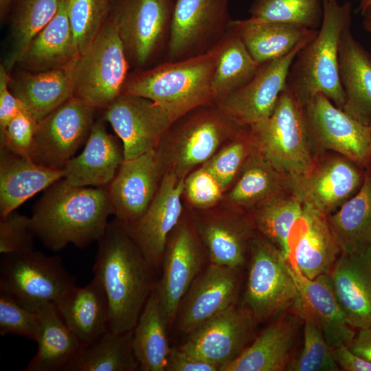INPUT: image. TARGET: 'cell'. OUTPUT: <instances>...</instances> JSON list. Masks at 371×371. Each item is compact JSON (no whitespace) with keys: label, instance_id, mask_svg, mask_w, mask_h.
Listing matches in <instances>:
<instances>
[{"label":"cell","instance_id":"6da1fadb","mask_svg":"<svg viewBox=\"0 0 371 371\" xmlns=\"http://www.w3.org/2000/svg\"><path fill=\"white\" fill-rule=\"evenodd\" d=\"M93 271L103 287L109 311V330H133L153 285L152 267L125 225L117 218L98 240Z\"/></svg>","mask_w":371,"mask_h":371},{"label":"cell","instance_id":"7a4b0ae2","mask_svg":"<svg viewBox=\"0 0 371 371\" xmlns=\"http://www.w3.org/2000/svg\"><path fill=\"white\" fill-rule=\"evenodd\" d=\"M113 214L108 186L79 187L63 178L47 188L31 216L36 236L48 249L84 248L104 233Z\"/></svg>","mask_w":371,"mask_h":371},{"label":"cell","instance_id":"3957f363","mask_svg":"<svg viewBox=\"0 0 371 371\" xmlns=\"http://www.w3.org/2000/svg\"><path fill=\"white\" fill-rule=\"evenodd\" d=\"M323 16L316 36L296 55L286 87L304 105L322 93L342 109L346 95L339 74V47L343 32L351 27L352 5L337 0H323Z\"/></svg>","mask_w":371,"mask_h":371},{"label":"cell","instance_id":"277c9868","mask_svg":"<svg viewBox=\"0 0 371 371\" xmlns=\"http://www.w3.org/2000/svg\"><path fill=\"white\" fill-rule=\"evenodd\" d=\"M217 53L167 61L127 78L122 93L147 98L165 109L175 120L190 111L215 102L212 80Z\"/></svg>","mask_w":371,"mask_h":371},{"label":"cell","instance_id":"5b68a950","mask_svg":"<svg viewBox=\"0 0 371 371\" xmlns=\"http://www.w3.org/2000/svg\"><path fill=\"white\" fill-rule=\"evenodd\" d=\"M246 127L216 102L190 111L170 125L155 150L162 175L185 179Z\"/></svg>","mask_w":371,"mask_h":371},{"label":"cell","instance_id":"8992f818","mask_svg":"<svg viewBox=\"0 0 371 371\" xmlns=\"http://www.w3.org/2000/svg\"><path fill=\"white\" fill-rule=\"evenodd\" d=\"M249 129L256 150L289 182L312 168L316 155L306 128L304 105L287 87L281 92L271 115Z\"/></svg>","mask_w":371,"mask_h":371},{"label":"cell","instance_id":"52a82bcc","mask_svg":"<svg viewBox=\"0 0 371 371\" xmlns=\"http://www.w3.org/2000/svg\"><path fill=\"white\" fill-rule=\"evenodd\" d=\"M128 65L111 12L93 42L74 60L73 96L95 109H106L122 93Z\"/></svg>","mask_w":371,"mask_h":371},{"label":"cell","instance_id":"ba28073f","mask_svg":"<svg viewBox=\"0 0 371 371\" xmlns=\"http://www.w3.org/2000/svg\"><path fill=\"white\" fill-rule=\"evenodd\" d=\"M250 266L245 300L258 322L298 310L300 290L283 253L260 234L249 243Z\"/></svg>","mask_w":371,"mask_h":371},{"label":"cell","instance_id":"9c48e42d","mask_svg":"<svg viewBox=\"0 0 371 371\" xmlns=\"http://www.w3.org/2000/svg\"><path fill=\"white\" fill-rule=\"evenodd\" d=\"M74 286V278L58 256L34 250L1 258L0 292L32 311L55 303Z\"/></svg>","mask_w":371,"mask_h":371},{"label":"cell","instance_id":"30bf717a","mask_svg":"<svg viewBox=\"0 0 371 371\" xmlns=\"http://www.w3.org/2000/svg\"><path fill=\"white\" fill-rule=\"evenodd\" d=\"M309 139L317 155L326 151L339 153L363 168L371 164V131L322 93L304 105Z\"/></svg>","mask_w":371,"mask_h":371},{"label":"cell","instance_id":"8fae6325","mask_svg":"<svg viewBox=\"0 0 371 371\" xmlns=\"http://www.w3.org/2000/svg\"><path fill=\"white\" fill-rule=\"evenodd\" d=\"M229 0H175L167 44L168 61L212 49L231 21Z\"/></svg>","mask_w":371,"mask_h":371},{"label":"cell","instance_id":"7c38bea8","mask_svg":"<svg viewBox=\"0 0 371 371\" xmlns=\"http://www.w3.org/2000/svg\"><path fill=\"white\" fill-rule=\"evenodd\" d=\"M96 109L71 97L38 122L30 157L36 164L63 169L86 143Z\"/></svg>","mask_w":371,"mask_h":371},{"label":"cell","instance_id":"4fadbf2b","mask_svg":"<svg viewBox=\"0 0 371 371\" xmlns=\"http://www.w3.org/2000/svg\"><path fill=\"white\" fill-rule=\"evenodd\" d=\"M364 176L365 168L339 153L326 151L315 156L307 174L289 185L303 204L328 217L357 193Z\"/></svg>","mask_w":371,"mask_h":371},{"label":"cell","instance_id":"5bb4252c","mask_svg":"<svg viewBox=\"0 0 371 371\" xmlns=\"http://www.w3.org/2000/svg\"><path fill=\"white\" fill-rule=\"evenodd\" d=\"M175 1L113 0L111 11L128 60L145 65L168 41Z\"/></svg>","mask_w":371,"mask_h":371},{"label":"cell","instance_id":"9a60e30c","mask_svg":"<svg viewBox=\"0 0 371 371\" xmlns=\"http://www.w3.org/2000/svg\"><path fill=\"white\" fill-rule=\"evenodd\" d=\"M102 118L121 139L124 159L155 150L175 121L154 102L124 93L105 109Z\"/></svg>","mask_w":371,"mask_h":371},{"label":"cell","instance_id":"2e32d148","mask_svg":"<svg viewBox=\"0 0 371 371\" xmlns=\"http://www.w3.org/2000/svg\"><path fill=\"white\" fill-rule=\"evenodd\" d=\"M257 322L247 306L234 304L188 335L179 348L219 369L249 346Z\"/></svg>","mask_w":371,"mask_h":371},{"label":"cell","instance_id":"e0dca14e","mask_svg":"<svg viewBox=\"0 0 371 371\" xmlns=\"http://www.w3.org/2000/svg\"><path fill=\"white\" fill-rule=\"evenodd\" d=\"M315 37L302 41L285 56L262 64L249 82L216 103L242 126H249L268 118L286 87L296 55Z\"/></svg>","mask_w":371,"mask_h":371},{"label":"cell","instance_id":"ac0fdd59","mask_svg":"<svg viewBox=\"0 0 371 371\" xmlns=\"http://www.w3.org/2000/svg\"><path fill=\"white\" fill-rule=\"evenodd\" d=\"M203 254L189 223L179 221L171 232L162 259V277L155 285L168 325L177 318L181 302L201 272Z\"/></svg>","mask_w":371,"mask_h":371},{"label":"cell","instance_id":"d6986e66","mask_svg":"<svg viewBox=\"0 0 371 371\" xmlns=\"http://www.w3.org/2000/svg\"><path fill=\"white\" fill-rule=\"evenodd\" d=\"M184 180L172 173L164 174L146 212L134 223L125 225L152 268L161 264L168 238L180 221Z\"/></svg>","mask_w":371,"mask_h":371},{"label":"cell","instance_id":"ffe728a7","mask_svg":"<svg viewBox=\"0 0 371 371\" xmlns=\"http://www.w3.org/2000/svg\"><path fill=\"white\" fill-rule=\"evenodd\" d=\"M238 269L210 263L196 277L179 306L178 330L190 335L203 324L236 304Z\"/></svg>","mask_w":371,"mask_h":371},{"label":"cell","instance_id":"44dd1931","mask_svg":"<svg viewBox=\"0 0 371 371\" xmlns=\"http://www.w3.org/2000/svg\"><path fill=\"white\" fill-rule=\"evenodd\" d=\"M162 177L155 150L124 159L108 186L115 218L124 225L139 219L152 202Z\"/></svg>","mask_w":371,"mask_h":371},{"label":"cell","instance_id":"7402d4cb","mask_svg":"<svg viewBox=\"0 0 371 371\" xmlns=\"http://www.w3.org/2000/svg\"><path fill=\"white\" fill-rule=\"evenodd\" d=\"M288 261L305 277L326 274L341 254L327 216L303 204L288 238Z\"/></svg>","mask_w":371,"mask_h":371},{"label":"cell","instance_id":"603a6c76","mask_svg":"<svg viewBox=\"0 0 371 371\" xmlns=\"http://www.w3.org/2000/svg\"><path fill=\"white\" fill-rule=\"evenodd\" d=\"M327 274L348 324L357 329L371 327V245L341 254Z\"/></svg>","mask_w":371,"mask_h":371},{"label":"cell","instance_id":"cb8c5ba5","mask_svg":"<svg viewBox=\"0 0 371 371\" xmlns=\"http://www.w3.org/2000/svg\"><path fill=\"white\" fill-rule=\"evenodd\" d=\"M290 266L300 294L297 314L302 319L308 318L314 322L333 349L341 346H349L355 332L348 324L333 291L328 274L312 280L302 275L295 267Z\"/></svg>","mask_w":371,"mask_h":371},{"label":"cell","instance_id":"d4e9b609","mask_svg":"<svg viewBox=\"0 0 371 371\" xmlns=\"http://www.w3.org/2000/svg\"><path fill=\"white\" fill-rule=\"evenodd\" d=\"M102 118L95 122L83 150L63 168L64 179L79 187L108 186L124 160L123 147L106 130Z\"/></svg>","mask_w":371,"mask_h":371},{"label":"cell","instance_id":"484cf974","mask_svg":"<svg viewBox=\"0 0 371 371\" xmlns=\"http://www.w3.org/2000/svg\"><path fill=\"white\" fill-rule=\"evenodd\" d=\"M254 231L246 214L229 209L225 214L197 223L210 263L230 268L240 269L244 265Z\"/></svg>","mask_w":371,"mask_h":371},{"label":"cell","instance_id":"4316f807","mask_svg":"<svg viewBox=\"0 0 371 371\" xmlns=\"http://www.w3.org/2000/svg\"><path fill=\"white\" fill-rule=\"evenodd\" d=\"M64 178L63 169H52L30 157L0 148V214L4 216L41 191Z\"/></svg>","mask_w":371,"mask_h":371},{"label":"cell","instance_id":"83f0119b","mask_svg":"<svg viewBox=\"0 0 371 371\" xmlns=\"http://www.w3.org/2000/svg\"><path fill=\"white\" fill-rule=\"evenodd\" d=\"M338 61L346 95L342 110L363 124L370 126L371 54L355 39L350 27L341 34Z\"/></svg>","mask_w":371,"mask_h":371},{"label":"cell","instance_id":"f1b7e54d","mask_svg":"<svg viewBox=\"0 0 371 371\" xmlns=\"http://www.w3.org/2000/svg\"><path fill=\"white\" fill-rule=\"evenodd\" d=\"M287 312L269 326L233 361L218 371H283L291 361L297 319Z\"/></svg>","mask_w":371,"mask_h":371},{"label":"cell","instance_id":"f546056e","mask_svg":"<svg viewBox=\"0 0 371 371\" xmlns=\"http://www.w3.org/2000/svg\"><path fill=\"white\" fill-rule=\"evenodd\" d=\"M54 304L82 347L109 330L108 302L102 286L95 278L85 286H74Z\"/></svg>","mask_w":371,"mask_h":371},{"label":"cell","instance_id":"4dcf8cb0","mask_svg":"<svg viewBox=\"0 0 371 371\" xmlns=\"http://www.w3.org/2000/svg\"><path fill=\"white\" fill-rule=\"evenodd\" d=\"M227 29L240 38L252 58L260 65L285 56L302 41L315 37L318 32L251 17L231 20Z\"/></svg>","mask_w":371,"mask_h":371},{"label":"cell","instance_id":"1f68e13d","mask_svg":"<svg viewBox=\"0 0 371 371\" xmlns=\"http://www.w3.org/2000/svg\"><path fill=\"white\" fill-rule=\"evenodd\" d=\"M74 58L62 67L10 78L11 91L38 122L73 97Z\"/></svg>","mask_w":371,"mask_h":371},{"label":"cell","instance_id":"d6a6232c","mask_svg":"<svg viewBox=\"0 0 371 371\" xmlns=\"http://www.w3.org/2000/svg\"><path fill=\"white\" fill-rule=\"evenodd\" d=\"M38 349L25 371H59L82 348L66 324L56 304L48 303L37 311Z\"/></svg>","mask_w":371,"mask_h":371},{"label":"cell","instance_id":"836d02e7","mask_svg":"<svg viewBox=\"0 0 371 371\" xmlns=\"http://www.w3.org/2000/svg\"><path fill=\"white\" fill-rule=\"evenodd\" d=\"M289 181L255 149L225 197L228 209L247 214L259 204L285 191Z\"/></svg>","mask_w":371,"mask_h":371},{"label":"cell","instance_id":"e575fe53","mask_svg":"<svg viewBox=\"0 0 371 371\" xmlns=\"http://www.w3.org/2000/svg\"><path fill=\"white\" fill-rule=\"evenodd\" d=\"M327 218L341 254H352L371 245V164L365 168L357 193Z\"/></svg>","mask_w":371,"mask_h":371},{"label":"cell","instance_id":"d590c367","mask_svg":"<svg viewBox=\"0 0 371 371\" xmlns=\"http://www.w3.org/2000/svg\"><path fill=\"white\" fill-rule=\"evenodd\" d=\"M76 57L65 0L54 18L36 36L20 63L35 72L64 67Z\"/></svg>","mask_w":371,"mask_h":371},{"label":"cell","instance_id":"8d00e7d4","mask_svg":"<svg viewBox=\"0 0 371 371\" xmlns=\"http://www.w3.org/2000/svg\"><path fill=\"white\" fill-rule=\"evenodd\" d=\"M166 322L153 285L149 297L133 328V347L142 371H166L170 350Z\"/></svg>","mask_w":371,"mask_h":371},{"label":"cell","instance_id":"74e56055","mask_svg":"<svg viewBox=\"0 0 371 371\" xmlns=\"http://www.w3.org/2000/svg\"><path fill=\"white\" fill-rule=\"evenodd\" d=\"M133 330L113 333L107 330L93 343L82 347L63 371H135L139 363L133 347Z\"/></svg>","mask_w":371,"mask_h":371},{"label":"cell","instance_id":"f35d334b","mask_svg":"<svg viewBox=\"0 0 371 371\" xmlns=\"http://www.w3.org/2000/svg\"><path fill=\"white\" fill-rule=\"evenodd\" d=\"M216 65L212 80V91L218 102L245 85L260 67L251 56L240 38L227 29L214 47Z\"/></svg>","mask_w":371,"mask_h":371},{"label":"cell","instance_id":"ab89813d","mask_svg":"<svg viewBox=\"0 0 371 371\" xmlns=\"http://www.w3.org/2000/svg\"><path fill=\"white\" fill-rule=\"evenodd\" d=\"M302 209L303 203L289 190L262 202L246 215L254 229L288 258L289 236Z\"/></svg>","mask_w":371,"mask_h":371},{"label":"cell","instance_id":"60d3db41","mask_svg":"<svg viewBox=\"0 0 371 371\" xmlns=\"http://www.w3.org/2000/svg\"><path fill=\"white\" fill-rule=\"evenodd\" d=\"M62 0H14L11 8L12 45L3 64L10 71L20 63L36 36L58 12Z\"/></svg>","mask_w":371,"mask_h":371},{"label":"cell","instance_id":"b9f144b4","mask_svg":"<svg viewBox=\"0 0 371 371\" xmlns=\"http://www.w3.org/2000/svg\"><path fill=\"white\" fill-rule=\"evenodd\" d=\"M250 17L316 29L321 25V0H254L249 8Z\"/></svg>","mask_w":371,"mask_h":371},{"label":"cell","instance_id":"7bdbcfd3","mask_svg":"<svg viewBox=\"0 0 371 371\" xmlns=\"http://www.w3.org/2000/svg\"><path fill=\"white\" fill-rule=\"evenodd\" d=\"M65 2L78 56L90 45L109 19L113 0H65Z\"/></svg>","mask_w":371,"mask_h":371},{"label":"cell","instance_id":"ee69618b","mask_svg":"<svg viewBox=\"0 0 371 371\" xmlns=\"http://www.w3.org/2000/svg\"><path fill=\"white\" fill-rule=\"evenodd\" d=\"M249 126L227 142L202 166L215 179L223 192L234 184L255 150Z\"/></svg>","mask_w":371,"mask_h":371},{"label":"cell","instance_id":"f6af8a7d","mask_svg":"<svg viewBox=\"0 0 371 371\" xmlns=\"http://www.w3.org/2000/svg\"><path fill=\"white\" fill-rule=\"evenodd\" d=\"M303 348L297 357L291 359L289 371H338L340 370L333 355V348L318 326L304 318Z\"/></svg>","mask_w":371,"mask_h":371},{"label":"cell","instance_id":"bcb514c9","mask_svg":"<svg viewBox=\"0 0 371 371\" xmlns=\"http://www.w3.org/2000/svg\"><path fill=\"white\" fill-rule=\"evenodd\" d=\"M35 237L31 217L15 211L1 216V254H21L34 251Z\"/></svg>","mask_w":371,"mask_h":371},{"label":"cell","instance_id":"7dc6e473","mask_svg":"<svg viewBox=\"0 0 371 371\" xmlns=\"http://www.w3.org/2000/svg\"><path fill=\"white\" fill-rule=\"evenodd\" d=\"M36 311H32L11 296L0 292V334H14L36 341L38 333Z\"/></svg>","mask_w":371,"mask_h":371},{"label":"cell","instance_id":"c3c4849f","mask_svg":"<svg viewBox=\"0 0 371 371\" xmlns=\"http://www.w3.org/2000/svg\"><path fill=\"white\" fill-rule=\"evenodd\" d=\"M37 125L38 121L25 108L22 109L0 130V148L30 157Z\"/></svg>","mask_w":371,"mask_h":371},{"label":"cell","instance_id":"681fc988","mask_svg":"<svg viewBox=\"0 0 371 371\" xmlns=\"http://www.w3.org/2000/svg\"><path fill=\"white\" fill-rule=\"evenodd\" d=\"M183 193L193 207L205 210L217 204L223 192L213 176L201 166L185 178Z\"/></svg>","mask_w":371,"mask_h":371},{"label":"cell","instance_id":"f907efd6","mask_svg":"<svg viewBox=\"0 0 371 371\" xmlns=\"http://www.w3.org/2000/svg\"><path fill=\"white\" fill-rule=\"evenodd\" d=\"M11 76L4 65L0 66V130L23 109L21 102L11 91L9 84Z\"/></svg>","mask_w":371,"mask_h":371},{"label":"cell","instance_id":"816d5d0a","mask_svg":"<svg viewBox=\"0 0 371 371\" xmlns=\"http://www.w3.org/2000/svg\"><path fill=\"white\" fill-rule=\"evenodd\" d=\"M218 371V366L200 359L180 348H171L166 371Z\"/></svg>","mask_w":371,"mask_h":371},{"label":"cell","instance_id":"f5cc1de1","mask_svg":"<svg viewBox=\"0 0 371 371\" xmlns=\"http://www.w3.org/2000/svg\"><path fill=\"white\" fill-rule=\"evenodd\" d=\"M333 355L340 370L345 371H371V361L352 352L348 346L333 349Z\"/></svg>","mask_w":371,"mask_h":371},{"label":"cell","instance_id":"db71d44e","mask_svg":"<svg viewBox=\"0 0 371 371\" xmlns=\"http://www.w3.org/2000/svg\"><path fill=\"white\" fill-rule=\"evenodd\" d=\"M348 347L355 354L371 361V327L359 329Z\"/></svg>","mask_w":371,"mask_h":371},{"label":"cell","instance_id":"11a10c76","mask_svg":"<svg viewBox=\"0 0 371 371\" xmlns=\"http://www.w3.org/2000/svg\"><path fill=\"white\" fill-rule=\"evenodd\" d=\"M363 26L366 31L371 35V5L363 13Z\"/></svg>","mask_w":371,"mask_h":371},{"label":"cell","instance_id":"9f6ffc18","mask_svg":"<svg viewBox=\"0 0 371 371\" xmlns=\"http://www.w3.org/2000/svg\"><path fill=\"white\" fill-rule=\"evenodd\" d=\"M14 0H0V16L3 19L11 8Z\"/></svg>","mask_w":371,"mask_h":371},{"label":"cell","instance_id":"6f0895ef","mask_svg":"<svg viewBox=\"0 0 371 371\" xmlns=\"http://www.w3.org/2000/svg\"><path fill=\"white\" fill-rule=\"evenodd\" d=\"M370 5L371 0H360L358 10L361 13H363Z\"/></svg>","mask_w":371,"mask_h":371},{"label":"cell","instance_id":"680465c9","mask_svg":"<svg viewBox=\"0 0 371 371\" xmlns=\"http://www.w3.org/2000/svg\"><path fill=\"white\" fill-rule=\"evenodd\" d=\"M370 126V131H371V125H370V126Z\"/></svg>","mask_w":371,"mask_h":371},{"label":"cell","instance_id":"91938a15","mask_svg":"<svg viewBox=\"0 0 371 371\" xmlns=\"http://www.w3.org/2000/svg\"><path fill=\"white\" fill-rule=\"evenodd\" d=\"M172 1H175V0H172Z\"/></svg>","mask_w":371,"mask_h":371},{"label":"cell","instance_id":"94428289","mask_svg":"<svg viewBox=\"0 0 371 371\" xmlns=\"http://www.w3.org/2000/svg\"><path fill=\"white\" fill-rule=\"evenodd\" d=\"M323 1V0H322Z\"/></svg>","mask_w":371,"mask_h":371}]
</instances>
